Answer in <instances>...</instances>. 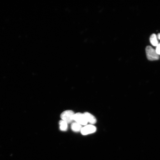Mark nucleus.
Wrapping results in <instances>:
<instances>
[{"label": "nucleus", "instance_id": "obj_10", "mask_svg": "<svg viewBox=\"0 0 160 160\" xmlns=\"http://www.w3.org/2000/svg\"><path fill=\"white\" fill-rule=\"evenodd\" d=\"M157 38L160 40V33H159L157 36Z\"/></svg>", "mask_w": 160, "mask_h": 160}, {"label": "nucleus", "instance_id": "obj_5", "mask_svg": "<svg viewBox=\"0 0 160 160\" xmlns=\"http://www.w3.org/2000/svg\"><path fill=\"white\" fill-rule=\"evenodd\" d=\"M84 114L88 123L91 125H94L96 124L97 122V120L96 117L90 113L86 112Z\"/></svg>", "mask_w": 160, "mask_h": 160}, {"label": "nucleus", "instance_id": "obj_6", "mask_svg": "<svg viewBox=\"0 0 160 160\" xmlns=\"http://www.w3.org/2000/svg\"><path fill=\"white\" fill-rule=\"evenodd\" d=\"M150 42L152 46H156L159 44L157 40V37L155 34H152L150 36Z\"/></svg>", "mask_w": 160, "mask_h": 160}, {"label": "nucleus", "instance_id": "obj_3", "mask_svg": "<svg viewBox=\"0 0 160 160\" xmlns=\"http://www.w3.org/2000/svg\"><path fill=\"white\" fill-rule=\"evenodd\" d=\"M74 120L76 122L80 125L86 126L88 124V121L84 114L81 112L75 114Z\"/></svg>", "mask_w": 160, "mask_h": 160}, {"label": "nucleus", "instance_id": "obj_9", "mask_svg": "<svg viewBox=\"0 0 160 160\" xmlns=\"http://www.w3.org/2000/svg\"><path fill=\"white\" fill-rule=\"evenodd\" d=\"M155 50L157 54L159 55H160V43L156 46Z\"/></svg>", "mask_w": 160, "mask_h": 160}, {"label": "nucleus", "instance_id": "obj_1", "mask_svg": "<svg viewBox=\"0 0 160 160\" xmlns=\"http://www.w3.org/2000/svg\"><path fill=\"white\" fill-rule=\"evenodd\" d=\"M75 113L71 110H66L62 113L61 117L63 121L67 124H70L74 121V118Z\"/></svg>", "mask_w": 160, "mask_h": 160}, {"label": "nucleus", "instance_id": "obj_8", "mask_svg": "<svg viewBox=\"0 0 160 160\" xmlns=\"http://www.w3.org/2000/svg\"><path fill=\"white\" fill-rule=\"evenodd\" d=\"M67 124L65 121L62 120L59 122L60 129L61 131H65L67 130L68 128Z\"/></svg>", "mask_w": 160, "mask_h": 160}, {"label": "nucleus", "instance_id": "obj_7", "mask_svg": "<svg viewBox=\"0 0 160 160\" xmlns=\"http://www.w3.org/2000/svg\"><path fill=\"white\" fill-rule=\"evenodd\" d=\"M71 128L74 131L78 132L81 131L82 128L81 125L76 122H74L71 125Z\"/></svg>", "mask_w": 160, "mask_h": 160}, {"label": "nucleus", "instance_id": "obj_4", "mask_svg": "<svg viewBox=\"0 0 160 160\" xmlns=\"http://www.w3.org/2000/svg\"><path fill=\"white\" fill-rule=\"evenodd\" d=\"M96 131V128L92 125H89L85 126L82 129L81 132L84 135H86L95 132Z\"/></svg>", "mask_w": 160, "mask_h": 160}, {"label": "nucleus", "instance_id": "obj_2", "mask_svg": "<svg viewBox=\"0 0 160 160\" xmlns=\"http://www.w3.org/2000/svg\"><path fill=\"white\" fill-rule=\"evenodd\" d=\"M146 52L147 58L150 61L158 60L159 56L156 53V50L150 46H147L146 48Z\"/></svg>", "mask_w": 160, "mask_h": 160}]
</instances>
